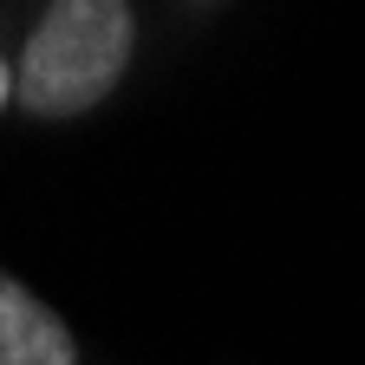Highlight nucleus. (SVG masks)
Instances as JSON below:
<instances>
[{"instance_id": "obj_1", "label": "nucleus", "mask_w": 365, "mask_h": 365, "mask_svg": "<svg viewBox=\"0 0 365 365\" xmlns=\"http://www.w3.org/2000/svg\"><path fill=\"white\" fill-rule=\"evenodd\" d=\"M130 0H53L14 66V98L39 118L91 111L130 66Z\"/></svg>"}, {"instance_id": "obj_2", "label": "nucleus", "mask_w": 365, "mask_h": 365, "mask_svg": "<svg viewBox=\"0 0 365 365\" xmlns=\"http://www.w3.org/2000/svg\"><path fill=\"white\" fill-rule=\"evenodd\" d=\"M0 365H78L66 319L39 307L14 274H0Z\"/></svg>"}, {"instance_id": "obj_3", "label": "nucleus", "mask_w": 365, "mask_h": 365, "mask_svg": "<svg viewBox=\"0 0 365 365\" xmlns=\"http://www.w3.org/2000/svg\"><path fill=\"white\" fill-rule=\"evenodd\" d=\"M7 98H14V72H7V59H0V111H7Z\"/></svg>"}]
</instances>
